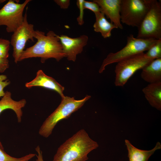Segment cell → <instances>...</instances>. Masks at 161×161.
Listing matches in <instances>:
<instances>
[{
    "label": "cell",
    "instance_id": "cell-1",
    "mask_svg": "<svg viewBox=\"0 0 161 161\" xmlns=\"http://www.w3.org/2000/svg\"><path fill=\"white\" fill-rule=\"evenodd\" d=\"M98 146L85 130L81 129L59 147L52 161H86L89 153Z\"/></svg>",
    "mask_w": 161,
    "mask_h": 161
},
{
    "label": "cell",
    "instance_id": "cell-2",
    "mask_svg": "<svg viewBox=\"0 0 161 161\" xmlns=\"http://www.w3.org/2000/svg\"><path fill=\"white\" fill-rule=\"evenodd\" d=\"M34 38L37 39L36 42L24 50L19 61L29 58L38 57L43 63L49 58H54L59 61L66 57L58 35L54 31H50L45 35L43 32L36 30Z\"/></svg>",
    "mask_w": 161,
    "mask_h": 161
},
{
    "label": "cell",
    "instance_id": "cell-3",
    "mask_svg": "<svg viewBox=\"0 0 161 161\" xmlns=\"http://www.w3.org/2000/svg\"><path fill=\"white\" fill-rule=\"evenodd\" d=\"M91 97L87 95L83 98L75 100L74 97L64 96L55 110L45 120L40 127L39 134L47 138L52 133L56 125L61 120L69 117L71 114L80 108Z\"/></svg>",
    "mask_w": 161,
    "mask_h": 161
},
{
    "label": "cell",
    "instance_id": "cell-4",
    "mask_svg": "<svg viewBox=\"0 0 161 161\" xmlns=\"http://www.w3.org/2000/svg\"><path fill=\"white\" fill-rule=\"evenodd\" d=\"M127 40L126 44L121 49L115 53H110L107 55L100 68V73L103 72L106 67L109 64L148 50L159 40L137 38L131 34L127 37Z\"/></svg>",
    "mask_w": 161,
    "mask_h": 161
},
{
    "label": "cell",
    "instance_id": "cell-5",
    "mask_svg": "<svg viewBox=\"0 0 161 161\" xmlns=\"http://www.w3.org/2000/svg\"><path fill=\"white\" fill-rule=\"evenodd\" d=\"M137 38L161 39V3L151 0L149 9L140 26Z\"/></svg>",
    "mask_w": 161,
    "mask_h": 161
},
{
    "label": "cell",
    "instance_id": "cell-6",
    "mask_svg": "<svg viewBox=\"0 0 161 161\" xmlns=\"http://www.w3.org/2000/svg\"><path fill=\"white\" fill-rule=\"evenodd\" d=\"M154 60L143 52L118 62L114 70L115 85L117 86H124L137 71L142 69Z\"/></svg>",
    "mask_w": 161,
    "mask_h": 161
},
{
    "label": "cell",
    "instance_id": "cell-7",
    "mask_svg": "<svg viewBox=\"0 0 161 161\" xmlns=\"http://www.w3.org/2000/svg\"><path fill=\"white\" fill-rule=\"evenodd\" d=\"M150 2L151 0H121V22L138 27L149 9Z\"/></svg>",
    "mask_w": 161,
    "mask_h": 161
},
{
    "label": "cell",
    "instance_id": "cell-8",
    "mask_svg": "<svg viewBox=\"0 0 161 161\" xmlns=\"http://www.w3.org/2000/svg\"><path fill=\"white\" fill-rule=\"evenodd\" d=\"M31 1L26 0L19 4L14 0H9L0 9V26H5L7 32H13L22 24L24 10Z\"/></svg>",
    "mask_w": 161,
    "mask_h": 161
},
{
    "label": "cell",
    "instance_id": "cell-9",
    "mask_svg": "<svg viewBox=\"0 0 161 161\" xmlns=\"http://www.w3.org/2000/svg\"><path fill=\"white\" fill-rule=\"evenodd\" d=\"M35 32L33 25L28 22L26 12L22 24L13 32L10 41L13 47V56L16 64L19 61L27 42L29 40L34 41Z\"/></svg>",
    "mask_w": 161,
    "mask_h": 161
},
{
    "label": "cell",
    "instance_id": "cell-10",
    "mask_svg": "<svg viewBox=\"0 0 161 161\" xmlns=\"http://www.w3.org/2000/svg\"><path fill=\"white\" fill-rule=\"evenodd\" d=\"M58 37L62 45L63 52L67 59L73 61H75L77 55L82 52L88 40V36L85 35L75 38L62 35H58Z\"/></svg>",
    "mask_w": 161,
    "mask_h": 161
},
{
    "label": "cell",
    "instance_id": "cell-11",
    "mask_svg": "<svg viewBox=\"0 0 161 161\" xmlns=\"http://www.w3.org/2000/svg\"><path fill=\"white\" fill-rule=\"evenodd\" d=\"M99 6L100 12L109 18L111 22L122 29L123 27L120 21L121 0H94Z\"/></svg>",
    "mask_w": 161,
    "mask_h": 161
},
{
    "label": "cell",
    "instance_id": "cell-12",
    "mask_svg": "<svg viewBox=\"0 0 161 161\" xmlns=\"http://www.w3.org/2000/svg\"><path fill=\"white\" fill-rule=\"evenodd\" d=\"M25 86L29 89L34 86H40L55 91L60 95L61 98L64 96L63 94L64 87L54 78L45 74L41 70H38L35 78L31 81L26 83Z\"/></svg>",
    "mask_w": 161,
    "mask_h": 161
},
{
    "label": "cell",
    "instance_id": "cell-13",
    "mask_svg": "<svg viewBox=\"0 0 161 161\" xmlns=\"http://www.w3.org/2000/svg\"><path fill=\"white\" fill-rule=\"evenodd\" d=\"M26 103L24 99L18 101L13 100L11 97V92L6 91L0 100V114L6 109H12L16 114L18 122L20 123L23 115L22 109L25 106Z\"/></svg>",
    "mask_w": 161,
    "mask_h": 161
},
{
    "label": "cell",
    "instance_id": "cell-14",
    "mask_svg": "<svg viewBox=\"0 0 161 161\" xmlns=\"http://www.w3.org/2000/svg\"><path fill=\"white\" fill-rule=\"evenodd\" d=\"M125 142L128 151L129 161H148L155 151L161 148V144L159 142L157 143L154 148L149 150L137 148L127 140H125Z\"/></svg>",
    "mask_w": 161,
    "mask_h": 161
},
{
    "label": "cell",
    "instance_id": "cell-15",
    "mask_svg": "<svg viewBox=\"0 0 161 161\" xmlns=\"http://www.w3.org/2000/svg\"><path fill=\"white\" fill-rule=\"evenodd\" d=\"M142 78L150 83L161 82V58L156 59L143 68Z\"/></svg>",
    "mask_w": 161,
    "mask_h": 161
},
{
    "label": "cell",
    "instance_id": "cell-16",
    "mask_svg": "<svg viewBox=\"0 0 161 161\" xmlns=\"http://www.w3.org/2000/svg\"><path fill=\"white\" fill-rule=\"evenodd\" d=\"M150 104L157 110H161V82L149 83L142 89Z\"/></svg>",
    "mask_w": 161,
    "mask_h": 161
},
{
    "label": "cell",
    "instance_id": "cell-17",
    "mask_svg": "<svg viewBox=\"0 0 161 161\" xmlns=\"http://www.w3.org/2000/svg\"><path fill=\"white\" fill-rule=\"evenodd\" d=\"M95 21L93 27L94 30L96 32L101 33L104 38H109L111 35L112 30L118 28L114 24L108 21L105 17V15L101 12L95 14Z\"/></svg>",
    "mask_w": 161,
    "mask_h": 161
},
{
    "label": "cell",
    "instance_id": "cell-18",
    "mask_svg": "<svg viewBox=\"0 0 161 161\" xmlns=\"http://www.w3.org/2000/svg\"><path fill=\"white\" fill-rule=\"evenodd\" d=\"M35 155V154L31 153L20 158L12 157L4 151V147L0 141V161H29Z\"/></svg>",
    "mask_w": 161,
    "mask_h": 161
},
{
    "label": "cell",
    "instance_id": "cell-19",
    "mask_svg": "<svg viewBox=\"0 0 161 161\" xmlns=\"http://www.w3.org/2000/svg\"><path fill=\"white\" fill-rule=\"evenodd\" d=\"M147 51L145 54L148 57L154 59L161 58V39L158 40Z\"/></svg>",
    "mask_w": 161,
    "mask_h": 161
},
{
    "label": "cell",
    "instance_id": "cell-20",
    "mask_svg": "<svg viewBox=\"0 0 161 161\" xmlns=\"http://www.w3.org/2000/svg\"><path fill=\"white\" fill-rule=\"evenodd\" d=\"M10 45L9 40L0 38V58L7 59L9 56Z\"/></svg>",
    "mask_w": 161,
    "mask_h": 161
},
{
    "label": "cell",
    "instance_id": "cell-21",
    "mask_svg": "<svg viewBox=\"0 0 161 161\" xmlns=\"http://www.w3.org/2000/svg\"><path fill=\"white\" fill-rule=\"evenodd\" d=\"M83 6L84 9H89L93 12L95 14L100 12L99 5L93 1H91L84 0Z\"/></svg>",
    "mask_w": 161,
    "mask_h": 161
},
{
    "label": "cell",
    "instance_id": "cell-22",
    "mask_svg": "<svg viewBox=\"0 0 161 161\" xmlns=\"http://www.w3.org/2000/svg\"><path fill=\"white\" fill-rule=\"evenodd\" d=\"M7 76L4 75H0V97H3L5 94L4 88L9 85L10 81L7 79Z\"/></svg>",
    "mask_w": 161,
    "mask_h": 161
},
{
    "label": "cell",
    "instance_id": "cell-23",
    "mask_svg": "<svg viewBox=\"0 0 161 161\" xmlns=\"http://www.w3.org/2000/svg\"><path fill=\"white\" fill-rule=\"evenodd\" d=\"M84 1V0H78L77 1V5L80 10L79 15L77 18V21L78 24L80 25H82L84 23L83 19L84 9L83 3Z\"/></svg>",
    "mask_w": 161,
    "mask_h": 161
},
{
    "label": "cell",
    "instance_id": "cell-24",
    "mask_svg": "<svg viewBox=\"0 0 161 161\" xmlns=\"http://www.w3.org/2000/svg\"><path fill=\"white\" fill-rule=\"evenodd\" d=\"M9 66V61L7 59L0 58V73L4 72Z\"/></svg>",
    "mask_w": 161,
    "mask_h": 161
},
{
    "label": "cell",
    "instance_id": "cell-25",
    "mask_svg": "<svg viewBox=\"0 0 161 161\" xmlns=\"http://www.w3.org/2000/svg\"><path fill=\"white\" fill-rule=\"evenodd\" d=\"M54 1L61 9H67L70 5L69 0H54Z\"/></svg>",
    "mask_w": 161,
    "mask_h": 161
},
{
    "label": "cell",
    "instance_id": "cell-26",
    "mask_svg": "<svg viewBox=\"0 0 161 161\" xmlns=\"http://www.w3.org/2000/svg\"><path fill=\"white\" fill-rule=\"evenodd\" d=\"M35 149L37 153V154H35L37 158L35 161H44L43 159L42 152L39 146H37Z\"/></svg>",
    "mask_w": 161,
    "mask_h": 161
},
{
    "label": "cell",
    "instance_id": "cell-27",
    "mask_svg": "<svg viewBox=\"0 0 161 161\" xmlns=\"http://www.w3.org/2000/svg\"><path fill=\"white\" fill-rule=\"evenodd\" d=\"M5 1V0H0V4L4 2Z\"/></svg>",
    "mask_w": 161,
    "mask_h": 161
}]
</instances>
